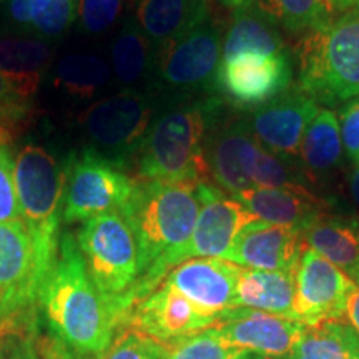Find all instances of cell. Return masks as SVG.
Returning a JSON list of instances; mask_svg holds the SVG:
<instances>
[{"mask_svg": "<svg viewBox=\"0 0 359 359\" xmlns=\"http://www.w3.org/2000/svg\"><path fill=\"white\" fill-rule=\"evenodd\" d=\"M196 182H135L120 213L132 228L138 248V281L135 303L155 291L168 271L180 264V255L190 241L200 213Z\"/></svg>", "mask_w": 359, "mask_h": 359, "instance_id": "1", "label": "cell"}, {"mask_svg": "<svg viewBox=\"0 0 359 359\" xmlns=\"http://www.w3.org/2000/svg\"><path fill=\"white\" fill-rule=\"evenodd\" d=\"M53 334L75 351L102 356L122 326L105 298L98 293L80 253L77 238L60 236L55 266L39 298Z\"/></svg>", "mask_w": 359, "mask_h": 359, "instance_id": "2", "label": "cell"}, {"mask_svg": "<svg viewBox=\"0 0 359 359\" xmlns=\"http://www.w3.org/2000/svg\"><path fill=\"white\" fill-rule=\"evenodd\" d=\"M223 98H172L154 122L138 151V178L160 182L212 183L205 142L223 116Z\"/></svg>", "mask_w": 359, "mask_h": 359, "instance_id": "3", "label": "cell"}, {"mask_svg": "<svg viewBox=\"0 0 359 359\" xmlns=\"http://www.w3.org/2000/svg\"><path fill=\"white\" fill-rule=\"evenodd\" d=\"M298 87L326 105L359 97V8L339 12L296 40Z\"/></svg>", "mask_w": 359, "mask_h": 359, "instance_id": "4", "label": "cell"}, {"mask_svg": "<svg viewBox=\"0 0 359 359\" xmlns=\"http://www.w3.org/2000/svg\"><path fill=\"white\" fill-rule=\"evenodd\" d=\"M15 188L22 222L35 250V276L40 293L55 266L64 213L65 165L39 143H25L15 158Z\"/></svg>", "mask_w": 359, "mask_h": 359, "instance_id": "5", "label": "cell"}, {"mask_svg": "<svg viewBox=\"0 0 359 359\" xmlns=\"http://www.w3.org/2000/svg\"><path fill=\"white\" fill-rule=\"evenodd\" d=\"M77 243L90 280L125 325L138 281V248L128 222L120 212L97 215L83 222Z\"/></svg>", "mask_w": 359, "mask_h": 359, "instance_id": "6", "label": "cell"}, {"mask_svg": "<svg viewBox=\"0 0 359 359\" xmlns=\"http://www.w3.org/2000/svg\"><path fill=\"white\" fill-rule=\"evenodd\" d=\"M223 37L212 15L183 37L156 47L151 80L172 98L217 95Z\"/></svg>", "mask_w": 359, "mask_h": 359, "instance_id": "7", "label": "cell"}, {"mask_svg": "<svg viewBox=\"0 0 359 359\" xmlns=\"http://www.w3.org/2000/svg\"><path fill=\"white\" fill-rule=\"evenodd\" d=\"M155 116V100L140 90H123L93 103L82 114L80 123L93 150L128 167L138 156Z\"/></svg>", "mask_w": 359, "mask_h": 359, "instance_id": "8", "label": "cell"}, {"mask_svg": "<svg viewBox=\"0 0 359 359\" xmlns=\"http://www.w3.org/2000/svg\"><path fill=\"white\" fill-rule=\"evenodd\" d=\"M128 168L85 148L69 156L65 163L64 213L67 223L87 222L97 215L120 212L132 196L137 180Z\"/></svg>", "mask_w": 359, "mask_h": 359, "instance_id": "9", "label": "cell"}, {"mask_svg": "<svg viewBox=\"0 0 359 359\" xmlns=\"http://www.w3.org/2000/svg\"><path fill=\"white\" fill-rule=\"evenodd\" d=\"M293 83V64L288 53L243 52L222 58L215 90L223 102L238 110L253 111L288 90Z\"/></svg>", "mask_w": 359, "mask_h": 359, "instance_id": "10", "label": "cell"}, {"mask_svg": "<svg viewBox=\"0 0 359 359\" xmlns=\"http://www.w3.org/2000/svg\"><path fill=\"white\" fill-rule=\"evenodd\" d=\"M354 286L343 269L304 246L294 273L293 320L306 326L343 321Z\"/></svg>", "mask_w": 359, "mask_h": 359, "instance_id": "11", "label": "cell"}, {"mask_svg": "<svg viewBox=\"0 0 359 359\" xmlns=\"http://www.w3.org/2000/svg\"><path fill=\"white\" fill-rule=\"evenodd\" d=\"M217 320L218 316L201 311L172 285L161 281L158 288L130 308L125 326L156 343L170 344L208 330Z\"/></svg>", "mask_w": 359, "mask_h": 359, "instance_id": "12", "label": "cell"}, {"mask_svg": "<svg viewBox=\"0 0 359 359\" xmlns=\"http://www.w3.org/2000/svg\"><path fill=\"white\" fill-rule=\"evenodd\" d=\"M258 148L248 116L223 115L205 142V161L213 185L230 196L251 190L250 172Z\"/></svg>", "mask_w": 359, "mask_h": 359, "instance_id": "13", "label": "cell"}, {"mask_svg": "<svg viewBox=\"0 0 359 359\" xmlns=\"http://www.w3.org/2000/svg\"><path fill=\"white\" fill-rule=\"evenodd\" d=\"M320 109L313 97L294 85L250 111L248 122L263 148L281 158L299 161L303 135Z\"/></svg>", "mask_w": 359, "mask_h": 359, "instance_id": "14", "label": "cell"}, {"mask_svg": "<svg viewBox=\"0 0 359 359\" xmlns=\"http://www.w3.org/2000/svg\"><path fill=\"white\" fill-rule=\"evenodd\" d=\"M198 193L200 213L190 241L180 255V263L191 258L226 259L240 231L258 219L213 183H200Z\"/></svg>", "mask_w": 359, "mask_h": 359, "instance_id": "15", "label": "cell"}, {"mask_svg": "<svg viewBox=\"0 0 359 359\" xmlns=\"http://www.w3.org/2000/svg\"><path fill=\"white\" fill-rule=\"evenodd\" d=\"M304 326L280 314L233 308L218 316L213 327L231 346L266 359H285L298 343Z\"/></svg>", "mask_w": 359, "mask_h": 359, "instance_id": "16", "label": "cell"}, {"mask_svg": "<svg viewBox=\"0 0 359 359\" xmlns=\"http://www.w3.org/2000/svg\"><path fill=\"white\" fill-rule=\"evenodd\" d=\"M35 250L22 219L0 223V314L24 311L39 302Z\"/></svg>", "mask_w": 359, "mask_h": 359, "instance_id": "17", "label": "cell"}, {"mask_svg": "<svg viewBox=\"0 0 359 359\" xmlns=\"http://www.w3.org/2000/svg\"><path fill=\"white\" fill-rule=\"evenodd\" d=\"M304 246L302 228L255 219L236 236L226 259L250 269L296 273Z\"/></svg>", "mask_w": 359, "mask_h": 359, "instance_id": "18", "label": "cell"}, {"mask_svg": "<svg viewBox=\"0 0 359 359\" xmlns=\"http://www.w3.org/2000/svg\"><path fill=\"white\" fill-rule=\"evenodd\" d=\"M243 266L223 258H191L168 271L172 285L201 311L219 316L235 308L236 283Z\"/></svg>", "mask_w": 359, "mask_h": 359, "instance_id": "19", "label": "cell"}, {"mask_svg": "<svg viewBox=\"0 0 359 359\" xmlns=\"http://www.w3.org/2000/svg\"><path fill=\"white\" fill-rule=\"evenodd\" d=\"M251 215L263 222L303 228L321 213L336 210L334 200L311 190L288 188H251L235 195Z\"/></svg>", "mask_w": 359, "mask_h": 359, "instance_id": "20", "label": "cell"}, {"mask_svg": "<svg viewBox=\"0 0 359 359\" xmlns=\"http://www.w3.org/2000/svg\"><path fill=\"white\" fill-rule=\"evenodd\" d=\"M304 245L359 283V213H321L302 230Z\"/></svg>", "mask_w": 359, "mask_h": 359, "instance_id": "21", "label": "cell"}, {"mask_svg": "<svg viewBox=\"0 0 359 359\" xmlns=\"http://www.w3.org/2000/svg\"><path fill=\"white\" fill-rule=\"evenodd\" d=\"M210 0H137L133 19L155 47L177 40L210 17Z\"/></svg>", "mask_w": 359, "mask_h": 359, "instance_id": "22", "label": "cell"}, {"mask_svg": "<svg viewBox=\"0 0 359 359\" xmlns=\"http://www.w3.org/2000/svg\"><path fill=\"white\" fill-rule=\"evenodd\" d=\"M53 50L47 40L35 37H0V74L25 100L32 102L52 64Z\"/></svg>", "mask_w": 359, "mask_h": 359, "instance_id": "23", "label": "cell"}, {"mask_svg": "<svg viewBox=\"0 0 359 359\" xmlns=\"http://www.w3.org/2000/svg\"><path fill=\"white\" fill-rule=\"evenodd\" d=\"M243 52L273 55L288 53L280 24L258 2L233 12L230 25L224 32L222 58H230Z\"/></svg>", "mask_w": 359, "mask_h": 359, "instance_id": "24", "label": "cell"}, {"mask_svg": "<svg viewBox=\"0 0 359 359\" xmlns=\"http://www.w3.org/2000/svg\"><path fill=\"white\" fill-rule=\"evenodd\" d=\"M343 150L338 116L333 110L320 109L308 125L299 147V163L303 165L314 188L343 168Z\"/></svg>", "mask_w": 359, "mask_h": 359, "instance_id": "25", "label": "cell"}, {"mask_svg": "<svg viewBox=\"0 0 359 359\" xmlns=\"http://www.w3.org/2000/svg\"><path fill=\"white\" fill-rule=\"evenodd\" d=\"M294 273L243 268L236 283L235 308L280 314L293 320Z\"/></svg>", "mask_w": 359, "mask_h": 359, "instance_id": "26", "label": "cell"}, {"mask_svg": "<svg viewBox=\"0 0 359 359\" xmlns=\"http://www.w3.org/2000/svg\"><path fill=\"white\" fill-rule=\"evenodd\" d=\"M77 11L79 0H11L7 15L12 27L48 42L77 22Z\"/></svg>", "mask_w": 359, "mask_h": 359, "instance_id": "27", "label": "cell"}, {"mask_svg": "<svg viewBox=\"0 0 359 359\" xmlns=\"http://www.w3.org/2000/svg\"><path fill=\"white\" fill-rule=\"evenodd\" d=\"M155 53V43L147 37L137 20L128 17L111 43V69L116 80L125 87H133L151 79Z\"/></svg>", "mask_w": 359, "mask_h": 359, "instance_id": "28", "label": "cell"}, {"mask_svg": "<svg viewBox=\"0 0 359 359\" xmlns=\"http://www.w3.org/2000/svg\"><path fill=\"white\" fill-rule=\"evenodd\" d=\"M285 359H359V334L344 321L304 326Z\"/></svg>", "mask_w": 359, "mask_h": 359, "instance_id": "29", "label": "cell"}, {"mask_svg": "<svg viewBox=\"0 0 359 359\" xmlns=\"http://www.w3.org/2000/svg\"><path fill=\"white\" fill-rule=\"evenodd\" d=\"M110 65L103 58L88 53H70L57 64L53 85L67 95L90 100L110 82Z\"/></svg>", "mask_w": 359, "mask_h": 359, "instance_id": "30", "label": "cell"}, {"mask_svg": "<svg viewBox=\"0 0 359 359\" xmlns=\"http://www.w3.org/2000/svg\"><path fill=\"white\" fill-rule=\"evenodd\" d=\"M290 35L299 39L336 15L333 0H258Z\"/></svg>", "mask_w": 359, "mask_h": 359, "instance_id": "31", "label": "cell"}, {"mask_svg": "<svg viewBox=\"0 0 359 359\" xmlns=\"http://www.w3.org/2000/svg\"><path fill=\"white\" fill-rule=\"evenodd\" d=\"M165 359H258V354L246 349L231 346L224 341L215 327L163 344Z\"/></svg>", "mask_w": 359, "mask_h": 359, "instance_id": "32", "label": "cell"}, {"mask_svg": "<svg viewBox=\"0 0 359 359\" xmlns=\"http://www.w3.org/2000/svg\"><path fill=\"white\" fill-rule=\"evenodd\" d=\"M125 0H79L77 22L83 34L98 37L109 32L123 11Z\"/></svg>", "mask_w": 359, "mask_h": 359, "instance_id": "33", "label": "cell"}, {"mask_svg": "<svg viewBox=\"0 0 359 359\" xmlns=\"http://www.w3.org/2000/svg\"><path fill=\"white\" fill-rule=\"evenodd\" d=\"M165 346L135 330H125L111 341L100 359H165Z\"/></svg>", "mask_w": 359, "mask_h": 359, "instance_id": "34", "label": "cell"}, {"mask_svg": "<svg viewBox=\"0 0 359 359\" xmlns=\"http://www.w3.org/2000/svg\"><path fill=\"white\" fill-rule=\"evenodd\" d=\"M30 105L32 102L22 98L0 74V145L12 140L13 132L29 116Z\"/></svg>", "mask_w": 359, "mask_h": 359, "instance_id": "35", "label": "cell"}, {"mask_svg": "<svg viewBox=\"0 0 359 359\" xmlns=\"http://www.w3.org/2000/svg\"><path fill=\"white\" fill-rule=\"evenodd\" d=\"M22 219L15 188V160L7 145H0V223Z\"/></svg>", "mask_w": 359, "mask_h": 359, "instance_id": "36", "label": "cell"}, {"mask_svg": "<svg viewBox=\"0 0 359 359\" xmlns=\"http://www.w3.org/2000/svg\"><path fill=\"white\" fill-rule=\"evenodd\" d=\"M339 132L348 158L359 160V97L349 100L339 111Z\"/></svg>", "mask_w": 359, "mask_h": 359, "instance_id": "37", "label": "cell"}, {"mask_svg": "<svg viewBox=\"0 0 359 359\" xmlns=\"http://www.w3.org/2000/svg\"><path fill=\"white\" fill-rule=\"evenodd\" d=\"M39 348L42 359H100V356H90V354L75 351L55 334L45 336L40 339Z\"/></svg>", "mask_w": 359, "mask_h": 359, "instance_id": "38", "label": "cell"}, {"mask_svg": "<svg viewBox=\"0 0 359 359\" xmlns=\"http://www.w3.org/2000/svg\"><path fill=\"white\" fill-rule=\"evenodd\" d=\"M344 316H346L348 325L359 334V283H356L351 294H349L346 309H344Z\"/></svg>", "mask_w": 359, "mask_h": 359, "instance_id": "39", "label": "cell"}, {"mask_svg": "<svg viewBox=\"0 0 359 359\" xmlns=\"http://www.w3.org/2000/svg\"><path fill=\"white\" fill-rule=\"evenodd\" d=\"M344 178H346V190L349 200L359 208V167L346 172Z\"/></svg>", "mask_w": 359, "mask_h": 359, "instance_id": "40", "label": "cell"}, {"mask_svg": "<svg viewBox=\"0 0 359 359\" xmlns=\"http://www.w3.org/2000/svg\"><path fill=\"white\" fill-rule=\"evenodd\" d=\"M218 2L222 7L235 12V11H240V8L253 6V4H257L258 0H218Z\"/></svg>", "mask_w": 359, "mask_h": 359, "instance_id": "41", "label": "cell"}, {"mask_svg": "<svg viewBox=\"0 0 359 359\" xmlns=\"http://www.w3.org/2000/svg\"><path fill=\"white\" fill-rule=\"evenodd\" d=\"M336 13L349 11V8H359V0H333Z\"/></svg>", "mask_w": 359, "mask_h": 359, "instance_id": "42", "label": "cell"}, {"mask_svg": "<svg viewBox=\"0 0 359 359\" xmlns=\"http://www.w3.org/2000/svg\"><path fill=\"white\" fill-rule=\"evenodd\" d=\"M258 359H266V358H263V356H259V358H258Z\"/></svg>", "mask_w": 359, "mask_h": 359, "instance_id": "43", "label": "cell"}, {"mask_svg": "<svg viewBox=\"0 0 359 359\" xmlns=\"http://www.w3.org/2000/svg\"><path fill=\"white\" fill-rule=\"evenodd\" d=\"M0 2H4V0H0Z\"/></svg>", "mask_w": 359, "mask_h": 359, "instance_id": "44", "label": "cell"}, {"mask_svg": "<svg viewBox=\"0 0 359 359\" xmlns=\"http://www.w3.org/2000/svg\"><path fill=\"white\" fill-rule=\"evenodd\" d=\"M358 165H359V160H358Z\"/></svg>", "mask_w": 359, "mask_h": 359, "instance_id": "45", "label": "cell"}]
</instances>
